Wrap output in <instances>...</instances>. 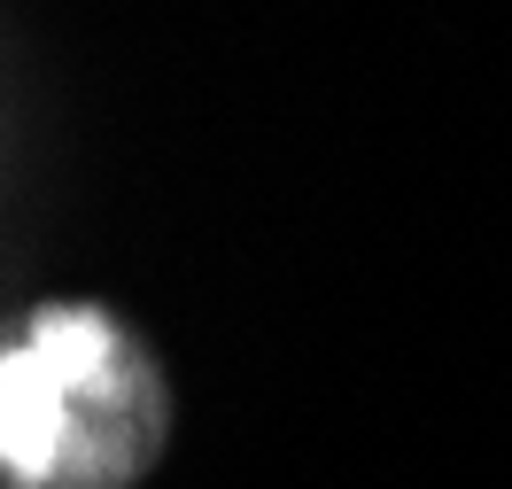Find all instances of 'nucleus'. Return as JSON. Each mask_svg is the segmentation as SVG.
Segmentation results:
<instances>
[{
  "label": "nucleus",
  "mask_w": 512,
  "mask_h": 489,
  "mask_svg": "<svg viewBox=\"0 0 512 489\" xmlns=\"http://www.w3.org/2000/svg\"><path fill=\"white\" fill-rule=\"evenodd\" d=\"M163 435L171 396L125 319L47 303L0 350V474L16 489H132Z\"/></svg>",
  "instance_id": "f257e3e1"
}]
</instances>
